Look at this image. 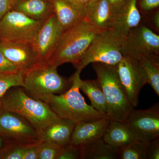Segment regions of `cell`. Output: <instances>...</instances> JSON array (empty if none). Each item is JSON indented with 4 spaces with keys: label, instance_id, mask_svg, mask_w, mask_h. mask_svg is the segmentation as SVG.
<instances>
[{
    "label": "cell",
    "instance_id": "cell-38",
    "mask_svg": "<svg viewBox=\"0 0 159 159\" xmlns=\"http://www.w3.org/2000/svg\"><path fill=\"white\" fill-rule=\"evenodd\" d=\"M2 101H1V99H0V113H1V112H2Z\"/></svg>",
    "mask_w": 159,
    "mask_h": 159
},
{
    "label": "cell",
    "instance_id": "cell-4",
    "mask_svg": "<svg viewBox=\"0 0 159 159\" xmlns=\"http://www.w3.org/2000/svg\"><path fill=\"white\" fill-rule=\"evenodd\" d=\"M93 67L107 103L108 119L124 122L134 108L119 82L116 67L98 62L93 63Z\"/></svg>",
    "mask_w": 159,
    "mask_h": 159
},
{
    "label": "cell",
    "instance_id": "cell-16",
    "mask_svg": "<svg viewBox=\"0 0 159 159\" xmlns=\"http://www.w3.org/2000/svg\"><path fill=\"white\" fill-rule=\"evenodd\" d=\"M115 12L109 0H96L86 7L85 19L99 31L112 29Z\"/></svg>",
    "mask_w": 159,
    "mask_h": 159
},
{
    "label": "cell",
    "instance_id": "cell-23",
    "mask_svg": "<svg viewBox=\"0 0 159 159\" xmlns=\"http://www.w3.org/2000/svg\"><path fill=\"white\" fill-rule=\"evenodd\" d=\"M145 72L147 84L159 96V57L157 55L141 56L136 59Z\"/></svg>",
    "mask_w": 159,
    "mask_h": 159
},
{
    "label": "cell",
    "instance_id": "cell-34",
    "mask_svg": "<svg viewBox=\"0 0 159 159\" xmlns=\"http://www.w3.org/2000/svg\"><path fill=\"white\" fill-rule=\"evenodd\" d=\"M152 23L154 26L155 28L159 30V11H157L153 15L152 17Z\"/></svg>",
    "mask_w": 159,
    "mask_h": 159
},
{
    "label": "cell",
    "instance_id": "cell-1",
    "mask_svg": "<svg viewBox=\"0 0 159 159\" xmlns=\"http://www.w3.org/2000/svg\"><path fill=\"white\" fill-rule=\"evenodd\" d=\"M81 71L77 69L69 80L71 83L70 88L63 93L47 95L39 100L47 103L60 118L69 119L76 124L108 118L88 105L80 92Z\"/></svg>",
    "mask_w": 159,
    "mask_h": 159
},
{
    "label": "cell",
    "instance_id": "cell-29",
    "mask_svg": "<svg viewBox=\"0 0 159 159\" xmlns=\"http://www.w3.org/2000/svg\"><path fill=\"white\" fill-rule=\"evenodd\" d=\"M40 142L26 145L23 159H38Z\"/></svg>",
    "mask_w": 159,
    "mask_h": 159
},
{
    "label": "cell",
    "instance_id": "cell-7",
    "mask_svg": "<svg viewBox=\"0 0 159 159\" xmlns=\"http://www.w3.org/2000/svg\"><path fill=\"white\" fill-rule=\"evenodd\" d=\"M44 21L34 20L11 10L0 20V40L31 43Z\"/></svg>",
    "mask_w": 159,
    "mask_h": 159
},
{
    "label": "cell",
    "instance_id": "cell-28",
    "mask_svg": "<svg viewBox=\"0 0 159 159\" xmlns=\"http://www.w3.org/2000/svg\"><path fill=\"white\" fill-rule=\"evenodd\" d=\"M81 158L80 147L70 145L64 147L61 153L57 159H79Z\"/></svg>",
    "mask_w": 159,
    "mask_h": 159
},
{
    "label": "cell",
    "instance_id": "cell-36",
    "mask_svg": "<svg viewBox=\"0 0 159 159\" xmlns=\"http://www.w3.org/2000/svg\"><path fill=\"white\" fill-rule=\"evenodd\" d=\"M74 1L78 4H80L81 6H84L86 8V6H89L91 3L93 2L96 0H74Z\"/></svg>",
    "mask_w": 159,
    "mask_h": 159
},
{
    "label": "cell",
    "instance_id": "cell-22",
    "mask_svg": "<svg viewBox=\"0 0 159 159\" xmlns=\"http://www.w3.org/2000/svg\"><path fill=\"white\" fill-rule=\"evenodd\" d=\"M79 89L90 99L91 106L107 117L108 108L107 103L97 80H80Z\"/></svg>",
    "mask_w": 159,
    "mask_h": 159
},
{
    "label": "cell",
    "instance_id": "cell-6",
    "mask_svg": "<svg viewBox=\"0 0 159 159\" xmlns=\"http://www.w3.org/2000/svg\"><path fill=\"white\" fill-rule=\"evenodd\" d=\"M57 68L46 63L42 64L23 74V88L31 97L39 100L47 95L63 93L71 83L58 74Z\"/></svg>",
    "mask_w": 159,
    "mask_h": 159
},
{
    "label": "cell",
    "instance_id": "cell-10",
    "mask_svg": "<svg viewBox=\"0 0 159 159\" xmlns=\"http://www.w3.org/2000/svg\"><path fill=\"white\" fill-rule=\"evenodd\" d=\"M125 55L137 59L141 56L159 55V36L146 26L139 25L125 35Z\"/></svg>",
    "mask_w": 159,
    "mask_h": 159
},
{
    "label": "cell",
    "instance_id": "cell-25",
    "mask_svg": "<svg viewBox=\"0 0 159 159\" xmlns=\"http://www.w3.org/2000/svg\"><path fill=\"white\" fill-rule=\"evenodd\" d=\"M24 86L23 74L20 71L15 73L0 72V98L11 88Z\"/></svg>",
    "mask_w": 159,
    "mask_h": 159
},
{
    "label": "cell",
    "instance_id": "cell-8",
    "mask_svg": "<svg viewBox=\"0 0 159 159\" xmlns=\"http://www.w3.org/2000/svg\"><path fill=\"white\" fill-rule=\"evenodd\" d=\"M119 82L133 108L139 103L140 91L147 84L146 75L137 60L125 55L115 66Z\"/></svg>",
    "mask_w": 159,
    "mask_h": 159
},
{
    "label": "cell",
    "instance_id": "cell-11",
    "mask_svg": "<svg viewBox=\"0 0 159 159\" xmlns=\"http://www.w3.org/2000/svg\"><path fill=\"white\" fill-rule=\"evenodd\" d=\"M124 122L138 140L150 142L159 138V103L143 110L133 109Z\"/></svg>",
    "mask_w": 159,
    "mask_h": 159
},
{
    "label": "cell",
    "instance_id": "cell-27",
    "mask_svg": "<svg viewBox=\"0 0 159 159\" xmlns=\"http://www.w3.org/2000/svg\"><path fill=\"white\" fill-rule=\"evenodd\" d=\"M63 148V147L52 142H40L38 159H57Z\"/></svg>",
    "mask_w": 159,
    "mask_h": 159
},
{
    "label": "cell",
    "instance_id": "cell-19",
    "mask_svg": "<svg viewBox=\"0 0 159 159\" xmlns=\"http://www.w3.org/2000/svg\"><path fill=\"white\" fill-rule=\"evenodd\" d=\"M11 10L37 20H45L54 13L50 0H12Z\"/></svg>",
    "mask_w": 159,
    "mask_h": 159
},
{
    "label": "cell",
    "instance_id": "cell-5",
    "mask_svg": "<svg viewBox=\"0 0 159 159\" xmlns=\"http://www.w3.org/2000/svg\"><path fill=\"white\" fill-rule=\"evenodd\" d=\"M125 34L113 29L99 32L93 40L75 67L82 70L93 63L116 66L125 56Z\"/></svg>",
    "mask_w": 159,
    "mask_h": 159
},
{
    "label": "cell",
    "instance_id": "cell-24",
    "mask_svg": "<svg viewBox=\"0 0 159 159\" xmlns=\"http://www.w3.org/2000/svg\"><path fill=\"white\" fill-rule=\"evenodd\" d=\"M149 142L137 140L119 150V159H146Z\"/></svg>",
    "mask_w": 159,
    "mask_h": 159
},
{
    "label": "cell",
    "instance_id": "cell-35",
    "mask_svg": "<svg viewBox=\"0 0 159 159\" xmlns=\"http://www.w3.org/2000/svg\"><path fill=\"white\" fill-rule=\"evenodd\" d=\"M111 6L116 10L117 8H119V6L124 2L125 0H109Z\"/></svg>",
    "mask_w": 159,
    "mask_h": 159
},
{
    "label": "cell",
    "instance_id": "cell-13",
    "mask_svg": "<svg viewBox=\"0 0 159 159\" xmlns=\"http://www.w3.org/2000/svg\"><path fill=\"white\" fill-rule=\"evenodd\" d=\"M0 51L23 74L43 63L31 43L0 40Z\"/></svg>",
    "mask_w": 159,
    "mask_h": 159
},
{
    "label": "cell",
    "instance_id": "cell-32",
    "mask_svg": "<svg viewBox=\"0 0 159 159\" xmlns=\"http://www.w3.org/2000/svg\"><path fill=\"white\" fill-rule=\"evenodd\" d=\"M140 5L144 11H150L159 7V0H140Z\"/></svg>",
    "mask_w": 159,
    "mask_h": 159
},
{
    "label": "cell",
    "instance_id": "cell-2",
    "mask_svg": "<svg viewBox=\"0 0 159 159\" xmlns=\"http://www.w3.org/2000/svg\"><path fill=\"white\" fill-rule=\"evenodd\" d=\"M0 99L3 109L21 116L38 131L61 119L47 103L31 97L22 87L11 88Z\"/></svg>",
    "mask_w": 159,
    "mask_h": 159
},
{
    "label": "cell",
    "instance_id": "cell-31",
    "mask_svg": "<svg viewBox=\"0 0 159 159\" xmlns=\"http://www.w3.org/2000/svg\"><path fill=\"white\" fill-rule=\"evenodd\" d=\"M147 159H159V137L148 143Z\"/></svg>",
    "mask_w": 159,
    "mask_h": 159
},
{
    "label": "cell",
    "instance_id": "cell-3",
    "mask_svg": "<svg viewBox=\"0 0 159 159\" xmlns=\"http://www.w3.org/2000/svg\"><path fill=\"white\" fill-rule=\"evenodd\" d=\"M101 31L85 19L65 31L56 50L46 63L58 67L71 63L74 67L87 49Z\"/></svg>",
    "mask_w": 159,
    "mask_h": 159
},
{
    "label": "cell",
    "instance_id": "cell-12",
    "mask_svg": "<svg viewBox=\"0 0 159 159\" xmlns=\"http://www.w3.org/2000/svg\"><path fill=\"white\" fill-rule=\"evenodd\" d=\"M64 33L54 13L44 21L31 43L43 63L56 50Z\"/></svg>",
    "mask_w": 159,
    "mask_h": 159
},
{
    "label": "cell",
    "instance_id": "cell-30",
    "mask_svg": "<svg viewBox=\"0 0 159 159\" xmlns=\"http://www.w3.org/2000/svg\"><path fill=\"white\" fill-rule=\"evenodd\" d=\"M19 71L17 68L8 60L0 51V72L15 73Z\"/></svg>",
    "mask_w": 159,
    "mask_h": 159
},
{
    "label": "cell",
    "instance_id": "cell-37",
    "mask_svg": "<svg viewBox=\"0 0 159 159\" xmlns=\"http://www.w3.org/2000/svg\"><path fill=\"white\" fill-rule=\"evenodd\" d=\"M8 141L6 139L0 135V150L2 148Z\"/></svg>",
    "mask_w": 159,
    "mask_h": 159
},
{
    "label": "cell",
    "instance_id": "cell-21",
    "mask_svg": "<svg viewBox=\"0 0 159 159\" xmlns=\"http://www.w3.org/2000/svg\"><path fill=\"white\" fill-rule=\"evenodd\" d=\"M80 148L81 159H119V149L114 148L102 139Z\"/></svg>",
    "mask_w": 159,
    "mask_h": 159
},
{
    "label": "cell",
    "instance_id": "cell-17",
    "mask_svg": "<svg viewBox=\"0 0 159 159\" xmlns=\"http://www.w3.org/2000/svg\"><path fill=\"white\" fill-rule=\"evenodd\" d=\"M138 0H125L115 12L112 29L127 34L131 29L139 26L141 16L137 6Z\"/></svg>",
    "mask_w": 159,
    "mask_h": 159
},
{
    "label": "cell",
    "instance_id": "cell-20",
    "mask_svg": "<svg viewBox=\"0 0 159 159\" xmlns=\"http://www.w3.org/2000/svg\"><path fill=\"white\" fill-rule=\"evenodd\" d=\"M102 139L112 146L120 149L138 140L133 132L124 122L110 120Z\"/></svg>",
    "mask_w": 159,
    "mask_h": 159
},
{
    "label": "cell",
    "instance_id": "cell-14",
    "mask_svg": "<svg viewBox=\"0 0 159 159\" xmlns=\"http://www.w3.org/2000/svg\"><path fill=\"white\" fill-rule=\"evenodd\" d=\"M53 12L64 32L85 19L86 8L74 0H50Z\"/></svg>",
    "mask_w": 159,
    "mask_h": 159
},
{
    "label": "cell",
    "instance_id": "cell-33",
    "mask_svg": "<svg viewBox=\"0 0 159 159\" xmlns=\"http://www.w3.org/2000/svg\"><path fill=\"white\" fill-rule=\"evenodd\" d=\"M12 0H0V20L11 10Z\"/></svg>",
    "mask_w": 159,
    "mask_h": 159
},
{
    "label": "cell",
    "instance_id": "cell-26",
    "mask_svg": "<svg viewBox=\"0 0 159 159\" xmlns=\"http://www.w3.org/2000/svg\"><path fill=\"white\" fill-rule=\"evenodd\" d=\"M26 145L8 141L0 150V159H23Z\"/></svg>",
    "mask_w": 159,
    "mask_h": 159
},
{
    "label": "cell",
    "instance_id": "cell-9",
    "mask_svg": "<svg viewBox=\"0 0 159 159\" xmlns=\"http://www.w3.org/2000/svg\"><path fill=\"white\" fill-rule=\"evenodd\" d=\"M0 135L23 145L39 142L38 131L18 114L4 110L0 113Z\"/></svg>",
    "mask_w": 159,
    "mask_h": 159
},
{
    "label": "cell",
    "instance_id": "cell-15",
    "mask_svg": "<svg viewBox=\"0 0 159 159\" xmlns=\"http://www.w3.org/2000/svg\"><path fill=\"white\" fill-rule=\"evenodd\" d=\"M110 119L103 118L88 122L77 123L70 144L82 147L102 139L109 124Z\"/></svg>",
    "mask_w": 159,
    "mask_h": 159
},
{
    "label": "cell",
    "instance_id": "cell-18",
    "mask_svg": "<svg viewBox=\"0 0 159 159\" xmlns=\"http://www.w3.org/2000/svg\"><path fill=\"white\" fill-rule=\"evenodd\" d=\"M76 123L69 119H61L48 127L38 131L39 140L47 141L65 147L70 142Z\"/></svg>",
    "mask_w": 159,
    "mask_h": 159
}]
</instances>
